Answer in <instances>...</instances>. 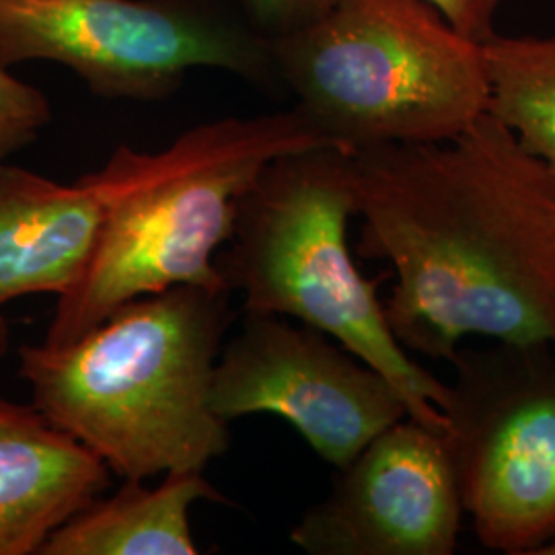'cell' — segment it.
Segmentation results:
<instances>
[{
	"label": "cell",
	"instance_id": "obj_7",
	"mask_svg": "<svg viewBox=\"0 0 555 555\" xmlns=\"http://www.w3.org/2000/svg\"><path fill=\"white\" fill-rule=\"evenodd\" d=\"M52 60L107 100L169 98L188 73H274L270 41L194 0H0V64Z\"/></svg>",
	"mask_w": 555,
	"mask_h": 555
},
{
	"label": "cell",
	"instance_id": "obj_8",
	"mask_svg": "<svg viewBox=\"0 0 555 555\" xmlns=\"http://www.w3.org/2000/svg\"><path fill=\"white\" fill-rule=\"evenodd\" d=\"M210 405L227 422L258 414L286 420L337 469L410 417L396 387L344 346L309 325L249 311L220 350Z\"/></svg>",
	"mask_w": 555,
	"mask_h": 555
},
{
	"label": "cell",
	"instance_id": "obj_16",
	"mask_svg": "<svg viewBox=\"0 0 555 555\" xmlns=\"http://www.w3.org/2000/svg\"><path fill=\"white\" fill-rule=\"evenodd\" d=\"M440 17L474 41H486L496 34V15L504 0H424Z\"/></svg>",
	"mask_w": 555,
	"mask_h": 555
},
{
	"label": "cell",
	"instance_id": "obj_18",
	"mask_svg": "<svg viewBox=\"0 0 555 555\" xmlns=\"http://www.w3.org/2000/svg\"><path fill=\"white\" fill-rule=\"evenodd\" d=\"M537 555H555V541L554 543H550L547 547H543Z\"/></svg>",
	"mask_w": 555,
	"mask_h": 555
},
{
	"label": "cell",
	"instance_id": "obj_4",
	"mask_svg": "<svg viewBox=\"0 0 555 555\" xmlns=\"http://www.w3.org/2000/svg\"><path fill=\"white\" fill-rule=\"evenodd\" d=\"M358 217L354 153L318 146L272 160L238 202L217 268L243 311L295 318L364 360L403 397L408 416L447 433L449 385L393 336L378 280L358 270L348 224Z\"/></svg>",
	"mask_w": 555,
	"mask_h": 555
},
{
	"label": "cell",
	"instance_id": "obj_10",
	"mask_svg": "<svg viewBox=\"0 0 555 555\" xmlns=\"http://www.w3.org/2000/svg\"><path fill=\"white\" fill-rule=\"evenodd\" d=\"M112 483V472L34 405L0 397V555L43 543Z\"/></svg>",
	"mask_w": 555,
	"mask_h": 555
},
{
	"label": "cell",
	"instance_id": "obj_12",
	"mask_svg": "<svg viewBox=\"0 0 555 555\" xmlns=\"http://www.w3.org/2000/svg\"><path fill=\"white\" fill-rule=\"evenodd\" d=\"M224 502L204 472L165 474L157 488L124 479L112 496L93 500L43 543L40 555H196L192 506Z\"/></svg>",
	"mask_w": 555,
	"mask_h": 555
},
{
	"label": "cell",
	"instance_id": "obj_5",
	"mask_svg": "<svg viewBox=\"0 0 555 555\" xmlns=\"http://www.w3.org/2000/svg\"><path fill=\"white\" fill-rule=\"evenodd\" d=\"M270 52L295 109L352 153L447 142L488 114L481 43L424 0H336Z\"/></svg>",
	"mask_w": 555,
	"mask_h": 555
},
{
	"label": "cell",
	"instance_id": "obj_17",
	"mask_svg": "<svg viewBox=\"0 0 555 555\" xmlns=\"http://www.w3.org/2000/svg\"><path fill=\"white\" fill-rule=\"evenodd\" d=\"M9 348H11V327H9V321L0 313V360L7 357Z\"/></svg>",
	"mask_w": 555,
	"mask_h": 555
},
{
	"label": "cell",
	"instance_id": "obj_13",
	"mask_svg": "<svg viewBox=\"0 0 555 555\" xmlns=\"http://www.w3.org/2000/svg\"><path fill=\"white\" fill-rule=\"evenodd\" d=\"M490 82L488 114L555 176V34L481 41Z\"/></svg>",
	"mask_w": 555,
	"mask_h": 555
},
{
	"label": "cell",
	"instance_id": "obj_1",
	"mask_svg": "<svg viewBox=\"0 0 555 555\" xmlns=\"http://www.w3.org/2000/svg\"><path fill=\"white\" fill-rule=\"evenodd\" d=\"M358 254L385 259L405 350L453 360L465 337L555 350V176L492 114L456 139L354 153Z\"/></svg>",
	"mask_w": 555,
	"mask_h": 555
},
{
	"label": "cell",
	"instance_id": "obj_14",
	"mask_svg": "<svg viewBox=\"0 0 555 555\" xmlns=\"http://www.w3.org/2000/svg\"><path fill=\"white\" fill-rule=\"evenodd\" d=\"M50 119L52 109L40 89L0 64V163L38 139Z\"/></svg>",
	"mask_w": 555,
	"mask_h": 555
},
{
	"label": "cell",
	"instance_id": "obj_15",
	"mask_svg": "<svg viewBox=\"0 0 555 555\" xmlns=\"http://www.w3.org/2000/svg\"><path fill=\"white\" fill-rule=\"evenodd\" d=\"M263 40L274 41L319 20L336 0H238Z\"/></svg>",
	"mask_w": 555,
	"mask_h": 555
},
{
	"label": "cell",
	"instance_id": "obj_11",
	"mask_svg": "<svg viewBox=\"0 0 555 555\" xmlns=\"http://www.w3.org/2000/svg\"><path fill=\"white\" fill-rule=\"evenodd\" d=\"M101 204L80 178L59 183L0 163V305L79 282L98 243Z\"/></svg>",
	"mask_w": 555,
	"mask_h": 555
},
{
	"label": "cell",
	"instance_id": "obj_9",
	"mask_svg": "<svg viewBox=\"0 0 555 555\" xmlns=\"http://www.w3.org/2000/svg\"><path fill=\"white\" fill-rule=\"evenodd\" d=\"M463 513L444 435L403 417L339 467L291 541L311 555H451Z\"/></svg>",
	"mask_w": 555,
	"mask_h": 555
},
{
	"label": "cell",
	"instance_id": "obj_2",
	"mask_svg": "<svg viewBox=\"0 0 555 555\" xmlns=\"http://www.w3.org/2000/svg\"><path fill=\"white\" fill-rule=\"evenodd\" d=\"M231 295L173 286L121 305L66 346H21L31 405L121 479L204 472L231 444L210 405Z\"/></svg>",
	"mask_w": 555,
	"mask_h": 555
},
{
	"label": "cell",
	"instance_id": "obj_3",
	"mask_svg": "<svg viewBox=\"0 0 555 555\" xmlns=\"http://www.w3.org/2000/svg\"><path fill=\"white\" fill-rule=\"evenodd\" d=\"M318 146L337 144L298 109L199 124L159 153L119 144L82 176L100 199V235L41 344L66 346L134 298L227 286L215 259L233 235L238 202L272 160Z\"/></svg>",
	"mask_w": 555,
	"mask_h": 555
},
{
	"label": "cell",
	"instance_id": "obj_6",
	"mask_svg": "<svg viewBox=\"0 0 555 555\" xmlns=\"http://www.w3.org/2000/svg\"><path fill=\"white\" fill-rule=\"evenodd\" d=\"M442 410L463 511L479 541L537 555L555 541V350H461Z\"/></svg>",
	"mask_w": 555,
	"mask_h": 555
}]
</instances>
